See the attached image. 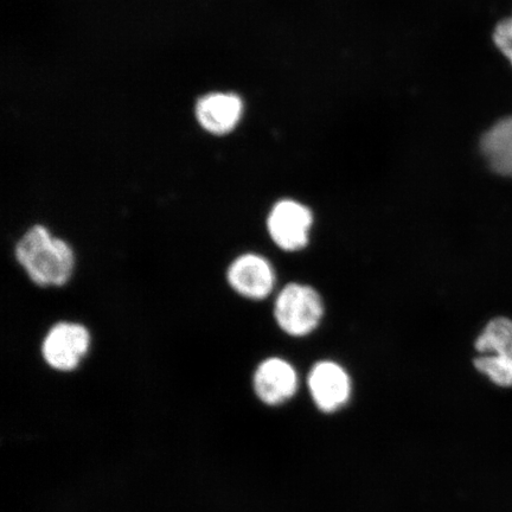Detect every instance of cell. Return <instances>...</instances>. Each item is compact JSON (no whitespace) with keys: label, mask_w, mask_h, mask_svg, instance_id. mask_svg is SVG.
Wrapping results in <instances>:
<instances>
[{"label":"cell","mask_w":512,"mask_h":512,"mask_svg":"<svg viewBox=\"0 0 512 512\" xmlns=\"http://www.w3.org/2000/svg\"><path fill=\"white\" fill-rule=\"evenodd\" d=\"M242 111L243 104L238 95L215 93L198 101L196 117L204 130L226 134L239 124Z\"/></svg>","instance_id":"cell-9"},{"label":"cell","mask_w":512,"mask_h":512,"mask_svg":"<svg viewBox=\"0 0 512 512\" xmlns=\"http://www.w3.org/2000/svg\"><path fill=\"white\" fill-rule=\"evenodd\" d=\"M298 375L291 363L279 357L262 361L253 375V389L265 405L277 407L293 398L298 390Z\"/></svg>","instance_id":"cell-8"},{"label":"cell","mask_w":512,"mask_h":512,"mask_svg":"<svg viewBox=\"0 0 512 512\" xmlns=\"http://www.w3.org/2000/svg\"><path fill=\"white\" fill-rule=\"evenodd\" d=\"M312 223L309 208L296 201L284 200L275 204L268 214L267 230L280 249L297 252L309 243Z\"/></svg>","instance_id":"cell-5"},{"label":"cell","mask_w":512,"mask_h":512,"mask_svg":"<svg viewBox=\"0 0 512 512\" xmlns=\"http://www.w3.org/2000/svg\"><path fill=\"white\" fill-rule=\"evenodd\" d=\"M494 41L502 54L507 57L512 66V16L497 24Z\"/></svg>","instance_id":"cell-11"},{"label":"cell","mask_w":512,"mask_h":512,"mask_svg":"<svg viewBox=\"0 0 512 512\" xmlns=\"http://www.w3.org/2000/svg\"><path fill=\"white\" fill-rule=\"evenodd\" d=\"M323 315L322 297L311 286L288 284L275 299V322L285 334L292 337L312 334L322 322Z\"/></svg>","instance_id":"cell-2"},{"label":"cell","mask_w":512,"mask_h":512,"mask_svg":"<svg viewBox=\"0 0 512 512\" xmlns=\"http://www.w3.org/2000/svg\"><path fill=\"white\" fill-rule=\"evenodd\" d=\"M91 345L92 335L86 325L62 320L51 326L42 339L41 355L49 368L69 373L80 367Z\"/></svg>","instance_id":"cell-4"},{"label":"cell","mask_w":512,"mask_h":512,"mask_svg":"<svg viewBox=\"0 0 512 512\" xmlns=\"http://www.w3.org/2000/svg\"><path fill=\"white\" fill-rule=\"evenodd\" d=\"M480 149L496 174L512 177V117L499 120L480 140Z\"/></svg>","instance_id":"cell-10"},{"label":"cell","mask_w":512,"mask_h":512,"mask_svg":"<svg viewBox=\"0 0 512 512\" xmlns=\"http://www.w3.org/2000/svg\"><path fill=\"white\" fill-rule=\"evenodd\" d=\"M479 352L473 362L479 373L499 387L512 386V320L496 318L485 326L476 341Z\"/></svg>","instance_id":"cell-3"},{"label":"cell","mask_w":512,"mask_h":512,"mask_svg":"<svg viewBox=\"0 0 512 512\" xmlns=\"http://www.w3.org/2000/svg\"><path fill=\"white\" fill-rule=\"evenodd\" d=\"M15 259L38 287H62L72 280L76 255L70 243L35 224L15 246Z\"/></svg>","instance_id":"cell-1"},{"label":"cell","mask_w":512,"mask_h":512,"mask_svg":"<svg viewBox=\"0 0 512 512\" xmlns=\"http://www.w3.org/2000/svg\"><path fill=\"white\" fill-rule=\"evenodd\" d=\"M307 384L313 402L324 413H335L350 400V376L336 362L322 361L315 364L310 371Z\"/></svg>","instance_id":"cell-7"},{"label":"cell","mask_w":512,"mask_h":512,"mask_svg":"<svg viewBox=\"0 0 512 512\" xmlns=\"http://www.w3.org/2000/svg\"><path fill=\"white\" fill-rule=\"evenodd\" d=\"M227 283L239 296L260 302L271 296L275 286V271L265 256L245 253L230 262Z\"/></svg>","instance_id":"cell-6"}]
</instances>
